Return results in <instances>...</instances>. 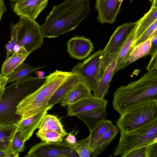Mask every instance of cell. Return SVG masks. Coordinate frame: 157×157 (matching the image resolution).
Returning <instances> with one entry per match:
<instances>
[{
	"label": "cell",
	"mask_w": 157,
	"mask_h": 157,
	"mask_svg": "<svg viewBox=\"0 0 157 157\" xmlns=\"http://www.w3.org/2000/svg\"><path fill=\"white\" fill-rule=\"evenodd\" d=\"M29 54V53L23 55L12 54L11 56L6 58L2 65L1 74L2 76L8 77L15 69L24 62Z\"/></svg>",
	"instance_id": "obj_26"
},
{
	"label": "cell",
	"mask_w": 157,
	"mask_h": 157,
	"mask_svg": "<svg viewBox=\"0 0 157 157\" xmlns=\"http://www.w3.org/2000/svg\"><path fill=\"white\" fill-rule=\"evenodd\" d=\"M119 131L118 128L113 124L98 139L93 151L96 156L105 150Z\"/></svg>",
	"instance_id": "obj_23"
},
{
	"label": "cell",
	"mask_w": 157,
	"mask_h": 157,
	"mask_svg": "<svg viewBox=\"0 0 157 157\" xmlns=\"http://www.w3.org/2000/svg\"><path fill=\"white\" fill-rule=\"evenodd\" d=\"M108 101L105 99H101L93 95L86 98L67 105V115L75 116L83 113L101 108H106Z\"/></svg>",
	"instance_id": "obj_13"
},
{
	"label": "cell",
	"mask_w": 157,
	"mask_h": 157,
	"mask_svg": "<svg viewBox=\"0 0 157 157\" xmlns=\"http://www.w3.org/2000/svg\"><path fill=\"white\" fill-rule=\"evenodd\" d=\"M107 115L106 109L102 108L85 113H78L75 116L83 121L90 131L100 121L105 119Z\"/></svg>",
	"instance_id": "obj_20"
},
{
	"label": "cell",
	"mask_w": 157,
	"mask_h": 157,
	"mask_svg": "<svg viewBox=\"0 0 157 157\" xmlns=\"http://www.w3.org/2000/svg\"><path fill=\"white\" fill-rule=\"evenodd\" d=\"M113 125L111 121L105 119L100 121L90 131L89 144L93 151L98 139Z\"/></svg>",
	"instance_id": "obj_25"
},
{
	"label": "cell",
	"mask_w": 157,
	"mask_h": 157,
	"mask_svg": "<svg viewBox=\"0 0 157 157\" xmlns=\"http://www.w3.org/2000/svg\"><path fill=\"white\" fill-rule=\"evenodd\" d=\"M138 23V21L134 22L124 23L115 30L107 44L102 50L101 68V75L106 67L118 55Z\"/></svg>",
	"instance_id": "obj_9"
},
{
	"label": "cell",
	"mask_w": 157,
	"mask_h": 157,
	"mask_svg": "<svg viewBox=\"0 0 157 157\" xmlns=\"http://www.w3.org/2000/svg\"><path fill=\"white\" fill-rule=\"evenodd\" d=\"M151 55V58L147 68L148 72L157 70V51Z\"/></svg>",
	"instance_id": "obj_35"
},
{
	"label": "cell",
	"mask_w": 157,
	"mask_h": 157,
	"mask_svg": "<svg viewBox=\"0 0 157 157\" xmlns=\"http://www.w3.org/2000/svg\"><path fill=\"white\" fill-rule=\"evenodd\" d=\"M93 44L88 39L84 36H75L68 40L67 49L73 58L82 60L87 57L92 52Z\"/></svg>",
	"instance_id": "obj_15"
},
{
	"label": "cell",
	"mask_w": 157,
	"mask_h": 157,
	"mask_svg": "<svg viewBox=\"0 0 157 157\" xmlns=\"http://www.w3.org/2000/svg\"><path fill=\"white\" fill-rule=\"evenodd\" d=\"M72 74L57 70L50 73L40 87L21 101L17 107L16 114L25 118L53 106L48 105L50 98L59 86Z\"/></svg>",
	"instance_id": "obj_4"
},
{
	"label": "cell",
	"mask_w": 157,
	"mask_h": 157,
	"mask_svg": "<svg viewBox=\"0 0 157 157\" xmlns=\"http://www.w3.org/2000/svg\"><path fill=\"white\" fill-rule=\"evenodd\" d=\"M64 141L72 147L76 143L77 140L75 136L70 133L67 135V137L65 139Z\"/></svg>",
	"instance_id": "obj_40"
},
{
	"label": "cell",
	"mask_w": 157,
	"mask_h": 157,
	"mask_svg": "<svg viewBox=\"0 0 157 157\" xmlns=\"http://www.w3.org/2000/svg\"><path fill=\"white\" fill-rule=\"evenodd\" d=\"M17 43L23 46L30 54L40 48L44 37L40 26L36 21L20 17L18 22L14 24Z\"/></svg>",
	"instance_id": "obj_7"
},
{
	"label": "cell",
	"mask_w": 157,
	"mask_h": 157,
	"mask_svg": "<svg viewBox=\"0 0 157 157\" xmlns=\"http://www.w3.org/2000/svg\"><path fill=\"white\" fill-rule=\"evenodd\" d=\"M18 0H17L16 1H16H18Z\"/></svg>",
	"instance_id": "obj_44"
},
{
	"label": "cell",
	"mask_w": 157,
	"mask_h": 157,
	"mask_svg": "<svg viewBox=\"0 0 157 157\" xmlns=\"http://www.w3.org/2000/svg\"><path fill=\"white\" fill-rule=\"evenodd\" d=\"M80 79L75 74H72L57 88L48 102V106L61 102L67 95L76 86Z\"/></svg>",
	"instance_id": "obj_16"
},
{
	"label": "cell",
	"mask_w": 157,
	"mask_h": 157,
	"mask_svg": "<svg viewBox=\"0 0 157 157\" xmlns=\"http://www.w3.org/2000/svg\"><path fill=\"white\" fill-rule=\"evenodd\" d=\"M119 143L114 149V156L157 142V119L129 132L121 133Z\"/></svg>",
	"instance_id": "obj_5"
},
{
	"label": "cell",
	"mask_w": 157,
	"mask_h": 157,
	"mask_svg": "<svg viewBox=\"0 0 157 157\" xmlns=\"http://www.w3.org/2000/svg\"><path fill=\"white\" fill-rule=\"evenodd\" d=\"M123 0H96L95 9L98 12V21L102 24L113 23Z\"/></svg>",
	"instance_id": "obj_12"
},
{
	"label": "cell",
	"mask_w": 157,
	"mask_h": 157,
	"mask_svg": "<svg viewBox=\"0 0 157 157\" xmlns=\"http://www.w3.org/2000/svg\"><path fill=\"white\" fill-rule=\"evenodd\" d=\"M17 0H10V1L11 2V4L14 3Z\"/></svg>",
	"instance_id": "obj_43"
},
{
	"label": "cell",
	"mask_w": 157,
	"mask_h": 157,
	"mask_svg": "<svg viewBox=\"0 0 157 157\" xmlns=\"http://www.w3.org/2000/svg\"><path fill=\"white\" fill-rule=\"evenodd\" d=\"M90 89L81 80L65 96L61 105L65 106L92 95Z\"/></svg>",
	"instance_id": "obj_19"
},
{
	"label": "cell",
	"mask_w": 157,
	"mask_h": 157,
	"mask_svg": "<svg viewBox=\"0 0 157 157\" xmlns=\"http://www.w3.org/2000/svg\"><path fill=\"white\" fill-rule=\"evenodd\" d=\"M118 55L102 74L98 86L93 91V96L95 97L103 99H104L105 96L108 93L110 86L109 83L114 75Z\"/></svg>",
	"instance_id": "obj_17"
},
{
	"label": "cell",
	"mask_w": 157,
	"mask_h": 157,
	"mask_svg": "<svg viewBox=\"0 0 157 157\" xmlns=\"http://www.w3.org/2000/svg\"><path fill=\"white\" fill-rule=\"evenodd\" d=\"M146 157H157V142L147 146Z\"/></svg>",
	"instance_id": "obj_36"
},
{
	"label": "cell",
	"mask_w": 157,
	"mask_h": 157,
	"mask_svg": "<svg viewBox=\"0 0 157 157\" xmlns=\"http://www.w3.org/2000/svg\"><path fill=\"white\" fill-rule=\"evenodd\" d=\"M102 51L100 49L82 62L77 64L71 71L76 75L91 91L97 87L101 76Z\"/></svg>",
	"instance_id": "obj_8"
},
{
	"label": "cell",
	"mask_w": 157,
	"mask_h": 157,
	"mask_svg": "<svg viewBox=\"0 0 157 157\" xmlns=\"http://www.w3.org/2000/svg\"><path fill=\"white\" fill-rule=\"evenodd\" d=\"M157 100V70L147 72L138 80L118 87L113 94L114 109L120 115L129 108Z\"/></svg>",
	"instance_id": "obj_2"
},
{
	"label": "cell",
	"mask_w": 157,
	"mask_h": 157,
	"mask_svg": "<svg viewBox=\"0 0 157 157\" xmlns=\"http://www.w3.org/2000/svg\"><path fill=\"white\" fill-rule=\"evenodd\" d=\"M25 142L21 132L16 130L11 145L12 152L16 154H19V153L24 151Z\"/></svg>",
	"instance_id": "obj_31"
},
{
	"label": "cell",
	"mask_w": 157,
	"mask_h": 157,
	"mask_svg": "<svg viewBox=\"0 0 157 157\" xmlns=\"http://www.w3.org/2000/svg\"><path fill=\"white\" fill-rule=\"evenodd\" d=\"M90 11V0H64L54 6L40 26L44 37L55 38L73 30Z\"/></svg>",
	"instance_id": "obj_1"
},
{
	"label": "cell",
	"mask_w": 157,
	"mask_h": 157,
	"mask_svg": "<svg viewBox=\"0 0 157 157\" xmlns=\"http://www.w3.org/2000/svg\"><path fill=\"white\" fill-rule=\"evenodd\" d=\"M89 136L86 138L77 141L73 146L74 148L80 157H96L89 144Z\"/></svg>",
	"instance_id": "obj_29"
},
{
	"label": "cell",
	"mask_w": 157,
	"mask_h": 157,
	"mask_svg": "<svg viewBox=\"0 0 157 157\" xmlns=\"http://www.w3.org/2000/svg\"><path fill=\"white\" fill-rule=\"evenodd\" d=\"M136 26L128 37L118 54L114 75L119 70L120 67L126 61L134 48V38Z\"/></svg>",
	"instance_id": "obj_22"
},
{
	"label": "cell",
	"mask_w": 157,
	"mask_h": 157,
	"mask_svg": "<svg viewBox=\"0 0 157 157\" xmlns=\"http://www.w3.org/2000/svg\"><path fill=\"white\" fill-rule=\"evenodd\" d=\"M156 51H157V36L151 38V46L147 55H151Z\"/></svg>",
	"instance_id": "obj_39"
},
{
	"label": "cell",
	"mask_w": 157,
	"mask_h": 157,
	"mask_svg": "<svg viewBox=\"0 0 157 157\" xmlns=\"http://www.w3.org/2000/svg\"><path fill=\"white\" fill-rule=\"evenodd\" d=\"M147 146L133 150L124 155L122 157H146Z\"/></svg>",
	"instance_id": "obj_34"
},
{
	"label": "cell",
	"mask_w": 157,
	"mask_h": 157,
	"mask_svg": "<svg viewBox=\"0 0 157 157\" xmlns=\"http://www.w3.org/2000/svg\"><path fill=\"white\" fill-rule=\"evenodd\" d=\"M39 129H48L56 131L63 137L68 133L63 129L60 121L56 116L47 114L44 116L38 128Z\"/></svg>",
	"instance_id": "obj_27"
},
{
	"label": "cell",
	"mask_w": 157,
	"mask_h": 157,
	"mask_svg": "<svg viewBox=\"0 0 157 157\" xmlns=\"http://www.w3.org/2000/svg\"><path fill=\"white\" fill-rule=\"evenodd\" d=\"M157 119V100L131 107L120 115L116 123L121 133L126 132Z\"/></svg>",
	"instance_id": "obj_6"
},
{
	"label": "cell",
	"mask_w": 157,
	"mask_h": 157,
	"mask_svg": "<svg viewBox=\"0 0 157 157\" xmlns=\"http://www.w3.org/2000/svg\"><path fill=\"white\" fill-rule=\"evenodd\" d=\"M46 78V77L38 78L28 75L5 87L0 101V123H18L22 117L16 114L17 105L23 98L40 87Z\"/></svg>",
	"instance_id": "obj_3"
},
{
	"label": "cell",
	"mask_w": 157,
	"mask_h": 157,
	"mask_svg": "<svg viewBox=\"0 0 157 157\" xmlns=\"http://www.w3.org/2000/svg\"><path fill=\"white\" fill-rule=\"evenodd\" d=\"M52 107H50L34 115L22 118L18 123L15 124L17 127V131L21 132L25 142L30 139L35 130L38 128L48 111Z\"/></svg>",
	"instance_id": "obj_14"
},
{
	"label": "cell",
	"mask_w": 157,
	"mask_h": 157,
	"mask_svg": "<svg viewBox=\"0 0 157 157\" xmlns=\"http://www.w3.org/2000/svg\"><path fill=\"white\" fill-rule=\"evenodd\" d=\"M25 157H79L75 149L63 141L48 143L43 141L33 146Z\"/></svg>",
	"instance_id": "obj_10"
},
{
	"label": "cell",
	"mask_w": 157,
	"mask_h": 157,
	"mask_svg": "<svg viewBox=\"0 0 157 157\" xmlns=\"http://www.w3.org/2000/svg\"><path fill=\"white\" fill-rule=\"evenodd\" d=\"M28 53H29L28 52L25 48L21 45L16 43L14 46L12 54L23 55Z\"/></svg>",
	"instance_id": "obj_37"
},
{
	"label": "cell",
	"mask_w": 157,
	"mask_h": 157,
	"mask_svg": "<svg viewBox=\"0 0 157 157\" xmlns=\"http://www.w3.org/2000/svg\"><path fill=\"white\" fill-rule=\"evenodd\" d=\"M17 129L16 124L0 123V153H4V157L13 153L11 145Z\"/></svg>",
	"instance_id": "obj_18"
},
{
	"label": "cell",
	"mask_w": 157,
	"mask_h": 157,
	"mask_svg": "<svg viewBox=\"0 0 157 157\" xmlns=\"http://www.w3.org/2000/svg\"><path fill=\"white\" fill-rule=\"evenodd\" d=\"M157 20V6L151 5L149 10L138 20L136 29L134 42Z\"/></svg>",
	"instance_id": "obj_21"
},
{
	"label": "cell",
	"mask_w": 157,
	"mask_h": 157,
	"mask_svg": "<svg viewBox=\"0 0 157 157\" xmlns=\"http://www.w3.org/2000/svg\"><path fill=\"white\" fill-rule=\"evenodd\" d=\"M36 135L42 141L48 143L62 141L63 137L56 131L48 129H39Z\"/></svg>",
	"instance_id": "obj_30"
},
{
	"label": "cell",
	"mask_w": 157,
	"mask_h": 157,
	"mask_svg": "<svg viewBox=\"0 0 157 157\" xmlns=\"http://www.w3.org/2000/svg\"><path fill=\"white\" fill-rule=\"evenodd\" d=\"M4 0H0V22L3 14L6 11V7L4 3Z\"/></svg>",
	"instance_id": "obj_41"
},
{
	"label": "cell",
	"mask_w": 157,
	"mask_h": 157,
	"mask_svg": "<svg viewBox=\"0 0 157 157\" xmlns=\"http://www.w3.org/2000/svg\"><path fill=\"white\" fill-rule=\"evenodd\" d=\"M8 77L2 76L0 74V101L4 92L5 86L7 83Z\"/></svg>",
	"instance_id": "obj_38"
},
{
	"label": "cell",
	"mask_w": 157,
	"mask_h": 157,
	"mask_svg": "<svg viewBox=\"0 0 157 157\" xmlns=\"http://www.w3.org/2000/svg\"><path fill=\"white\" fill-rule=\"evenodd\" d=\"M45 72L42 71H36L35 72V73L37 77L38 78H43L45 73Z\"/></svg>",
	"instance_id": "obj_42"
},
{
	"label": "cell",
	"mask_w": 157,
	"mask_h": 157,
	"mask_svg": "<svg viewBox=\"0 0 157 157\" xmlns=\"http://www.w3.org/2000/svg\"><path fill=\"white\" fill-rule=\"evenodd\" d=\"M151 39L149 38L135 46L127 60L120 67L119 70L125 68L140 58L147 55L151 46Z\"/></svg>",
	"instance_id": "obj_24"
},
{
	"label": "cell",
	"mask_w": 157,
	"mask_h": 157,
	"mask_svg": "<svg viewBox=\"0 0 157 157\" xmlns=\"http://www.w3.org/2000/svg\"><path fill=\"white\" fill-rule=\"evenodd\" d=\"M10 40L5 45V48L6 50L7 55L6 58L9 57L10 55L12 54L13 48L14 45L17 43V36L14 24L11 22L10 25Z\"/></svg>",
	"instance_id": "obj_32"
},
{
	"label": "cell",
	"mask_w": 157,
	"mask_h": 157,
	"mask_svg": "<svg viewBox=\"0 0 157 157\" xmlns=\"http://www.w3.org/2000/svg\"><path fill=\"white\" fill-rule=\"evenodd\" d=\"M48 0H20L12 4L14 12L19 17L35 20L47 6Z\"/></svg>",
	"instance_id": "obj_11"
},
{
	"label": "cell",
	"mask_w": 157,
	"mask_h": 157,
	"mask_svg": "<svg viewBox=\"0 0 157 157\" xmlns=\"http://www.w3.org/2000/svg\"><path fill=\"white\" fill-rule=\"evenodd\" d=\"M157 20L155 21L136 40L134 44V47L139 44L150 38L151 35L157 28Z\"/></svg>",
	"instance_id": "obj_33"
},
{
	"label": "cell",
	"mask_w": 157,
	"mask_h": 157,
	"mask_svg": "<svg viewBox=\"0 0 157 157\" xmlns=\"http://www.w3.org/2000/svg\"><path fill=\"white\" fill-rule=\"evenodd\" d=\"M46 65L37 67H33L23 62L13 70L8 77L7 83H10L20 79L29 74L42 68Z\"/></svg>",
	"instance_id": "obj_28"
}]
</instances>
